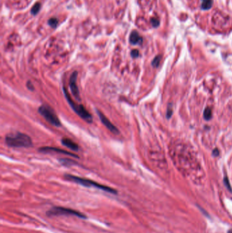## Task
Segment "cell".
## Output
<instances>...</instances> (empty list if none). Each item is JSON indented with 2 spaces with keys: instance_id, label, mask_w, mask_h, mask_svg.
Segmentation results:
<instances>
[{
  "instance_id": "cell-12",
  "label": "cell",
  "mask_w": 232,
  "mask_h": 233,
  "mask_svg": "<svg viewBox=\"0 0 232 233\" xmlns=\"http://www.w3.org/2000/svg\"><path fill=\"white\" fill-rule=\"evenodd\" d=\"M48 23L51 27L55 28L57 26V25L59 23V20L56 18H51L48 20Z\"/></svg>"
},
{
  "instance_id": "cell-10",
  "label": "cell",
  "mask_w": 232,
  "mask_h": 233,
  "mask_svg": "<svg viewBox=\"0 0 232 233\" xmlns=\"http://www.w3.org/2000/svg\"><path fill=\"white\" fill-rule=\"evenodd\" d=\"M129 42L131 44H140L142 43V38L136 31H133L129 36Z\"/></svg>"
},
{
  "instance_id": "cell-18",
  "label": "cell",
  "mask_w": 232,
  "mask_h": 233,
  "mask_svg": "<svg viewBox=\"0 0 232 233\" xmlns=\"http://www.w3.org/2000/svg\"><path fill=\"white\" fill-rule=\"evenodd\" d=\"M131 55L132 56V57H133V58L137 57L139 56V51L137 50H133L131 53Z\"/></svg>"
},
{
  "instance_id": "cell-9",
  "label": "cell",
  "mask_w": 232,
  "mask_h": 233,
  "mask_svg": "<svg viewBox=\"0 0 232 233\" xmlns=\"http://www.w3.org/2000/svg\"><path fill=\"white\" fill-rule=\"evenodd\" d=\"M61 142L62 144L65 146L67 148L70 149L71 150L73 151H79V147L76 143L74 142L73 140H71V139L67 138H63L62 140H61Z\"/></svg>"
},
{
  "instance_id": "cell-4",
  "label": "cell",
  "mask_w": 232,
  "mask_h": 233,
  "mask_svg": "<svg viewBox=\"0 0 232 233\" xmlns=\"http://www.w3.org/2000/svg\"><path fill=\"white\" fill-rule=\"evenodd\" d=\"M38 112L46 119L48 123L53 126L59 127L61 126V121L59 119L57 114L54 110L49 106L42 105L38 108Z\"/></svg>"
},
{
  "instance_id": "cell-20",
  "label": "cell",
  "mask_w": 232,
  "mask_h": 233,
  "mask_svg": "<svg viewBox=\"0 0 232 233\" xmlns=\"http://www.w3.org/2000/svg\"><path fill=\"white\" fill-rule=\"evenodd\" d=\"M227 233H232V229H230V230L227 232Z\"/></svg>"
},
{
  "instance_id": "cell-14",
  "label": "cell",
  "mask_w": 232,
  "mask_h": 233,
  "mask_svg": "<svg viewBox=\"0 0 232 233\" xmlns=\"http://www.w3.org/2000/svg\"><path fill=\"white\" fill-rule=\"evenodd\" d=\"M204 119L206 120H209L211 119V116H212V111L209 108H207L204 110Z\"/></svg>"
},
{
  "instance_id": "cell-13",
  "label": "cell",
  "mask_w": 232,
  "mask_h": 233,
  "mask_svg": "<svg viewBox=\"0 0 232 233\" xmlns=\"http://www.w3.org/2000/svg\"><path fill=\"white\" fill-rule=\"evenodd\" d=\"M41 8V4L40 3H36L35 5L33 6V8H32V13L34 15H36L40 11Z\"/></svg>"
},
{
  "instance_id": "cell-17",
  "label": "cell",
  "mask_w": 232,
  "mask_h": 233,
  "mask_svg": "<svg viewBox=\"0 0 232 233\" xmlns=\"http://www.w3.org/2000/svg\"><path fill=\"white\" fill-rule=\"evenodd\" d=\"M224 183L225 184V185H226V187L227 189H228L229 191H232L231 188V186L229 185V181H228V179H227V177H225L224 179Z\"/></svg>"
},
{
  "instance_id": "cell-3",
  "label": "cell",
  "mask_w": 232,
  "mask_h": 233,
  "mask_svg": "<svg viewBox=\"0 0 232 233\" xmlns=\"http://www.w3.org/2000/svg\"><path fill=\"white\" fill-rule=\"evenodd\" d=\"M63 93H64L65 97L66 98L67 101L69 104V105L71 107V108L74 110L76 113L79 115L80 117H81L83 120H85V121L87 123L91 124L93 121V117H92L91 114L87 111V110L81 104H76L71 99L70 95H69V93L67 91V89L65 87H63Z\"/></svg>"
},
{
  "instance_id": "cell-2",
  "label": "cell",
  "mask_w": 232,
  "mask_h": 233,
  "mask_svg": "<svg viewBox=\"0 0 232 233\" xmlns=\"http://www.w3.org/2000/svg\"><path fill=\"white\" fill-rule=\"evenodd\" d=\"M65 178L67 180L70 181H73L76 183L80 184V185L85 186V187H93L95 188H97V189H101L102 191L108 192V193L110 194H117V191L116 189H113V188L108 187V186L102 185V184L98 183L97 182L91 181V180L88 179H85V178H81L79 177H77V176H74L72 175H69V174H66L65 175Z\"/></svg>"
},
{
  "instance_id": "cell-5",
  "label": "cell",
  "mask_w": 232,
  "mask_h": 233,
  "mask_svg": "<svg viewBox=\"0 0 232 233\" xmlns=\"http://www.w3.org/2000/svg\"><path fill=\"white\" fill-rule=\"evenodd\" d=\"M48 216L56 215H72L76 216L79 218H86V216L78 211L74 210L72 208H65L62 206H54L47 211Z\"/></svg>"
},
{
  "instance_id": "cell-8",
  "label": "cell",
  "mask_w": 232,
  "mask_h": 233,
  "mask_svg": "<svg viewBox=\"0 0 232 233\" xmlns=\"http://www.w3.org/2000/svg\"><path fill=\"white\" fill-rule=\"evenodd\" d=\"M40 151H42V152H50V151H53V152H57V153H63V154L69 155V156H72L74 157H79L77 155H76L74 153H71L69 151L63 150V149L56 148V147H41L40 149Z\"/></svg>"
},
{
  "instance_id": "cell-7",
  "label": "cell",
  "mask_w": 232,
  "mask_h": 233,
  "mask_svg": "<svg viewBox=\"0 0 232 233\" xmlns=\"http://www.w3.org/2000/svg\"><path fill=\"white\" fill-rule=\"evenodd\" d=\"M97 113L98 114V116H99L102 124H103L104 126H105L106 128L110 131V132L115 134H119V130H118V128H117L114 125L112 124V123L110 122V121L106 117V116L104 115L100 110H97Z\"/></svg>"
},
{
  "instance_id": "cell-16",
  "label": "cell",
  "mask_w": 232,
  "mask_h": 233,
  "mask_svg": "<svg viewBox=\"0 0 232 233\" xmlns=\"http://www.w3.org/2000/svg\"><path fill=\"white\" fill-rule=\"evenodd\" d=\"M151 23L153 25V27H157L159 25V21L157 18H153L151 20Z\"/></svg>"
},
{
  "instance_id": "cell-19",
  "label": "cell",
  "mask_w": 232,
  "mask_h": 233,
  "mask_svg": "<svg viewBox=\"0 0 232 233\" xmlns=\"http://www.w3.org/2000/svg\"><path fill=\"white\" fill-rule=\"evenodd\" d=\"M27 87L29 90H31V91H32V90H34V85H33V84L31 83V81H28L27 83Z\"/></svg>"
},
{
  "instance_id": "cell-1",
  "label": "cell",
  "mask_w": 232,
  "mask_h": 233,
  "mask_svg": "<svg viewBox=\"0 0 232 233\" xmlns=\"http://www.w3.org/2000/svg\"><path fill=\"white\" fill-rule=\"evenodd\" d=\"M5 141L8 146L14 148L30 147L33 145L32 138L28 135L20 132L7 135Z\"/></svg>"
},
{
  "instance_id": "cell-11",
  "label": "cell",
  "mask_w": 232,
  "mask_h": 233,
  "mask_svg": "<svg viewBox=\"0 0 232 233\" xmlns=\"http://www.w3.org/2000/svg\"><path fill=\"white\" fill-rule=\"evenodd\" d=\"M202 1V8L204 10H208L212 7V0H201Z\"/></svg>"
},
{
  "instance_id": "cell-6",
  "label": "cell",
  "mask_w": 232,
  "mask_h": 233,
  "mask_svg": "<svg viewBox=\"0 0 232 233\" xmlns=\"http://www.w3.org/2000/svg\"><path fill=\"white\" fill-rule=\"evenodd\" d=\"M77 78H78V72L74 71L71 74L69 79V87H70L71 92L72 95L78 101H81V95L79 87L77 85Z\"/></svg>"
},
{
  "instance_id": "cell-15",
  "label": "cell",
  "mask_w": 232,
  "mask_h": 233,
  "mask_svg": "<svg viewBox=\"0 0 232 233\" xmlns=\"http://www.w3.org/2000/svg\"><path fill=\"white\" fill-rule=\"evenodd\" d=\"M160 61H161V57H160L159 55H158V56L156 57L155 58L153 59V61H152V65H153L154 67H158V65H159Z\"/></svg>"
}]
</instances>
